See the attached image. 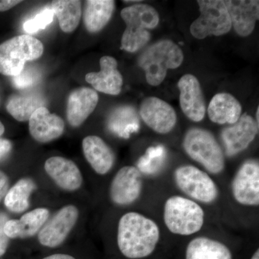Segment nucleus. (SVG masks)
<instances>
[{
	"label": "nucleus",
	"mask_w": 259,
	"mask_h": 259,
	"mask_svg": "<svg viewBox=\"0 0 259 259\" xmlns=\"http://www.w3.org/2000/svg\"><path fill=\"white\" fill-rule=\"evenodd\" d=\"M21 3L19 0H0V12L8 11Z\"/></svg>",
	"instance_id": "obj_35"
},
{
	"label": "nucleus",
	"mask_w": 259,
	"mask_h": 259,
	"mask_svg": "<svg viewBox=\"0 0 259 259\" xmlns=\"http://www.w3.org/2000/svg\"><path fill=\"white\" fill-rule=\"evenodd\" d=\"M178 188L191 198L210 204L217 199L218 189L206 172L190 165L178 167L174 174Z\"/></svg>",
	"instance_id": "obj_8"
},
{
	"label": "nucleus",
	"mask_w": 259,
	"mask_h": 259,
	"mask_svg": "<svg viewBox=\"0 0 259 259\" xmlns=\"http://www.w3.org/2000/svg\"><path fill=\"white\" fill-rule=\"evenodd\" d=\"M200 16L190 26L191 34L197 39L209 35L221 36L231 30V18L224 2L221 0H199Z\"/></svg>",
	"instance_id": "obj_7"
},
{
	"label": "nucleus",
	"mask_w": 259,
	"mask_h": 259,
	"mask_svg": "<svg viewBox=\"0 0 259 259\" xmlns=\"http://www.w3.org/2000/svg\"><path fill=\"white\" fill-rule=\"evenodd\" d=\"M186 259H233L229 248L218 241L198 237L187 245Z\"/></svg>",
	"instance_id": "obj_26"
},
{
	"label": "nucleus",
	"mask_w": 259,
	"mask_h": 259,
	"mask_svg": "<svg viewBox=\"0 0 259 259\" xmlns=\"http://www.w3.org/2000/svg\"><path fill=\"white\" fill-rule=\"evenodd\" d=\"M46 171L61 189L73 192L79 189L82 176L76 163L68 158L54 156L46 161Z\"/></svg>",
	"instance_id": "obj_19"
},
{
	"label": "nucleus",
	"mask_w": 259,
	"mask_h": 259,
	"mask_svg": "<svg viewBox=\"0 0 259 259\" xmlns=\"http://www.w3.org/2000/svg\"><path fill=\"white\" fill-rule=\"evenodd\" d=\"M83 155L99 175H106L115 163V154L110 146L97 136H89L82 141Z\"/></svg>",
	"instance_id": "obj_20"
},
{
	"label": "nucleus",
	"mask_w": 259,
	"mask_h": 259,
	"mask_svg": "<svg viewBox=\"0 0 259 259\" xmlns=\"http://www.w3.org/2000/svg\"><path fill=\"white\" fill-rule=\"evenodd\" d=\"M224 2L232 26L238 35L247 37L254 30L259 18V2L256 0H226Z\"/></svg>",
	"instance_id": "obj_17"
},
{
	"label": "nucleus",
	"mask_w": 259,
	"mask_h": 259,
	"mask_svg": "<svg viewBox=\"0 0 259 259\" xmlns=\"http://www.w3.org/2000/svg\"><path fill=\"white\" fill-rule=\"evenodd\" d=\"M121 18L126 24L122 39V50L134 53L141 50L148 44L152 30L159 23V15L153 7L146 4H136L122 10Z\"/></svg>",
	"instance_id": "obj_2"
},
{
	"label": "nucleus",
	"mask_w": 259,
	"mask_h": 259,
	"mask_svg": "<svg viewBox=\"0 0 259 259\" xmlns=\"http://www.w3.org/2000/svg\"><path fill=\"white\" fill-rule=\"evenodd\" d=\"M232 193L238 203L246 206L259 204V163L247 160L238 168L231 184Z\"/></svg>",
	"instance_id": "obj_9"
},
{
	"label": "nucleus",
	"mask_w": 259,
	"mask_h": 259,
	"mask_svg": "<svg viewBox=\"0 0 259 259\" xmlns=\"http://www.w3.org/2000/svg\"><path fill=\"white\" fill-rule=\"evenodd\" d=\"M178 88L180 92L181 108L186 117L196 122L203 120L206 105L197 77L192 74L185 75L179 81Z\"/></svg>",
	"instance_id": "obj_14"
},
{
	"label": "nucleus",
	"mask_w": 259,
	"mask_h": 259,
	"mask_svg": "<svg viewBox=\"0 0 259 259\" xmlns=\"http://www.w3.org/2000/svg\"><path fill=\"white\" fill-rule=\"evenodd\" d=\"M259 107L257 108L256 113H255V122H257V124L259 123Z\"/></svg>",
	"instance_id": "obj_38"
},
{
	"label": "nucleus",
	"mask_w": 259,
	"mask_h": 259,
	"mask_svg": "<svg viewBox=\"0 0 259 259\" xmlns=\"http://www.w3.org/2000/svg\"><path fill=\"white\" fill-rule=\"evenodd\" d=\"M159 238L157 224L140 213H126L119 221L117 245L127 258H142L151 255Z\"/></svg>",
	"instance_id": "obj_1"
},
{
	"label": "nucleus",
	"mask_w": 259,
	"mask_h": 259,
	"mask_svg": "<svg viewBox=\"0 0 259 259\" xmlns=\"http://www.w3.org/2000/svg\"><path fill=\"white\" fill-rule=\"evenodd\" d=\"M115 2L112 0H88L85 2L83 20L88 32L95 33L101 31L110 22Z\"/></svg>",
	"instance_id": "obj_24"
},
{
	"label": "nucleus",
	"mask_w": 259,
	"mask_h": 259,
	"mask_svg": "<svg viewBox=\"0 0 259 259\" xmlns=\"http://www.w3.org/2000/svg\"><path fill=\"white\" fill-rule=\"evenodd\" d=\"M258 133V124L251 116L245 113L233 125L221 132V139L227 156L229 157L241 153L253 142Z\"/></svg>",
	"instance_id": "obj_11"
},
{
	"label": "nucleus",
	"mask_w": 259,
	"mask_h": 259,
	"mask_svg": "<svg viewBox=\"0 0 259 259\" xmlns=\"http://www.w3.org/2000/svg\"><path fill=\"white\" fill-rule=\"evenodd\" d=\"M163 221L174 234L190 236L203 226L204 212L201 206L192 199L173 196L164 204Z\"/></svg>",
	"instance_id": "obj_4"
},
{
	"label": "nucleus",
	"mask_w": 259,
	"mask_h": 259,
	"mask_svg": "<svg viewBox=\"0 0 259 259\" xmlns=\"http://www.w3.org/2000/svg\"><path fill=\"white\" fill-rule=\"evenodd\" d=\"M100 64V71L86 75L87 82L100 93L110 95H119L122 90L123 78L117 69V60L112 56H102Z\"/></svg>",
	"instance_id": "obj_16"
},
{
	"label": "nucleus",
	"mask_w": 259,
	"mask_h": 259,
	"mask_svg": "<svg viewBox=\"0 0 259 259\" xmlns=\"http://www.w3.org/2000/svg\"><path fill=\"white\" fill-rule=\"evenodd\" d=\"M183 60V52L176 44L161 40L143 51L139 64L144 70L147 82L151 86H158L166 78L167 71L180 67Z\"/></svg>",
	"instance_id": "obj_3"
},
{
	"label": "nucleus",
	"mask_w": 259,
	"mask_h": 259,
	"mask_svg": "<svg viewBox=\"0 0 259 259\" xmlns=\"http://www.w3.org/2000/svg\"><path fill=\"white\" fill-rule=\"evenodd\" d=\"M6 222V217L3 214H0V256L6 252L9 243V238L6 236L4 231V226Z\"/></svg>",
	"instance_id": "obj_32"
},
{
	"label": "nucleus",
	"mask_w": 259,
	"mask_h": 259,
	"mask_svg": "<svg viewBox=\"0 0 259 259\" xmlns=\"http://www.w3.org/2000/svg\"><path fill=\"white\" fill-rule=\"evenodd\" d=\"M42 42L30 35L12 37L0 44V74L15 76L28 61L36 60L44 54Z\"/></svg>",
	"instance_id": "obj_6"
},
{
	"label": "nucleus",
	"mask_w": 259,
	"mask_h": 259,
	"mask_svg": "<svg viewBox=\"0 0 259 259\" xmlns=\"http://www.w3.org/2000/svg\"><path fill=\"white\" fill-rule=\"evenodd\" d=\"M47 105V99L41 92L35 90H25L8 98L6 109L19 122L29 120L37 109Z\"/></svg>",
	"instance_id": "obj_21"
},
{
	"label": "nucleus",
	"mask_w": 259,
	"mask_h": 259,
	"mask_svg": "<svg viewBox=\"0 0 259 259\" xmlns=\"http://www.w3.org/2000/svg\"><path fill=\"white\" fill-rule=\"evenodd\" d=\"M166 149L163 146H151L138 161L136 168L146 175L157 173L163 166L166 158Z\"/></svg>",
	"instance_id": "obj_29"
},
{
	"label": "nucleus",
	"mask_w": 259,
	"mask_h": 259,
	"mask_svg": "<svg viewBox=\"0 0 259 259\" xmlns=\"http://www.w3.org/2000/svg\"><path fill=\"white\" fill-rule=\"evenodd\" d=\"M107 125L112 134L128 139L140 128L139 115L134 107L125 105L117 107L109 115Z\"/></svg>",
	"instance_id": "obj_25"
},
{
	"label": "nucleus",
	"mask_w": 259,
	"mask_h": 259,
	"mask_svg": "<svg viewBox=\"0 0 259 259\" xmlns=\"http://www.w3.org/2000/svg\"><path fill=\"white\" fill-rule=\"evenodd\" d=\"M250 259H259V250L258 249L255 252L254 254L253 255L252 258Z\"/></svg>",
	"instance_id": "obj_39"
},
{
	"label": "nucleus",
	"mask_w": 259,
	"mask_h": 259,
	"mask_svg": "<svg viewBox=\"0 0 259 259\" xmlns=\"http://www.w3.org/2000/svg\"><path fill=\"white\" fill-rule=\"evenodd\" d=\"M12 146H13L9 140L0 138V161L4 160L9 155Z\"/></svg>",
	"instance_id": "obj_33"
},
{
	"label": "nucleus",
	"mask_w": 259,
	"mask_h": 259,
	"mask_svg": "<svg viewBox=\"0 0 259 259\" xmlns=\"http://www.w3.org/2000/svg\"><path fill=\"white\" fill-rule=\"evenodd\" d=\"M98 101V95L93 89L79 88L73 90L66 106V116L70 125L76 127L83 124L95 110Z\"/></svg>",
	"instance_id": "obj_18"
},
{
	"label": "nucleus",
	"mask_w": 259,
	"mask_h": 259,
	"mask_svg": "<svg viewBox=\"0 0 259 259\" xmlns=\"http://www.w3.org/2000/svg\"><path fill=\"white\" fill-rule=\"evenodd\" d=\"M140 115L145 123L158 134L171 132L177 123V114L173 107L157 97L145 99L140 107Z\"/></svg>",
	"instance_id": "obj_13"
},
{
	"label": "nucleus",
	"mask_w": 259,
	"mask_h": 259,
	"mask_svg": "<svg viewBox=\"0 0 259 259\" xmlns=\"http://www.w3.org/2000/svg\"><path fill=\"white\" fill-rule=\"evenodd\" d=\"M182 145L186 153L211 174L218 175L224 170V153L212 133L191 128L186 133Z\"/></svg>",
	"instance_id": "obj_5"
},
{
	"label": "nucleus",
	"mask_w": 259,
	"mask_h": 259,
	"mask_svg": "<svg viewBox=\"0 0 259 259\" xmlns=\"http://www.w3.org/2000/svg\"><path fill=\"white\" fill-rule=\"evenodd\" d=\"M54 12L51 6L42 8L33 18L29 19L23 24V29L27 33L34 34L44 30L54 20Z\"/></svg>",
	"instance_id": "obj_31"
},
{
	"label": "nucleus",
	"mask_w": 259,
	"mask_h": 259,
	"mask_svg": "<svg viewBox=\"0 0 259 259\" xmlns=\"http://www.w3.org/2000/svg\"><path fill=\"white\" fill-rule=\"evenodd\" d=\"M42 259H76L74 258V257L71 256V255H67V254H61V253H59V254H54L49 255V256L46 257V258Z\"/></svg>",
	"instance_id": "obj_36"
},
{
	"label": "nucleus",
	"mask_w": 259,
	"mask_h": 259,
	"mask_svg": "<svg viewBox=\"0 0 259 259\" xmlns=\"http://www.w3.org/2000/svg\"><path fill=\"white\" fill-rule=\"evenodd\" d=\"M8 187H9V180L8 177L3 171H0V201L6 195Z\"/></svg>",
	"instance_id": "obj_34"
},
{
	"label": "nucleus",
	"mask_w": 259,
	"mask_h": 259,
	"mask_svg": "<svg viewBox=\"0 0 259 259\" xmlns=\"http://www.w3.org/2000/svg\"><path fill=\"white\" fill-rule=\"evenodd\" d=\"M49 211L37 208L22 216L20 220H10L5 223L4 231L10 238H25L33 236L47 222Z\"/></svg>",
	"instance_id": "obj_22"
},
{
	"label": "nucleus",
	"mask_w": 259,
	"mask_h": 259,
	"mask_svg": "<svg viewBox=\"0 0 259 259\" xmlns=\"http://www.w3.org/2000/svg\"><path fill=\"white\" fill-rule=\"evenodd\" d=\"M79 217V211L74 205L63 207L44 225L38 233L40 244L56 248L66 240Z\"/></svg>",
	"instance_id": "obj_10"
},
{
	"label": "nucleus",
	"mask_w": 259,
	"mask_h": 259,
	"mask_svg": "<svg viewBox=\"0 0 259 259\" xmlns=\"http://www.w3.org/2000/svg\"><path fill=\"white\" fill-rule=\"evenodd\" d=\"M59 20V26L66 33L74 32L81 18V3L79 0H55L50 5Z\"/></svg>",
	"instance_id": "obj_27"
},
{
	"label": "nucleus",
	"mask_w": 259,
	"mask_h": 259,
	"mask_svg": "<svg viewBox=\"0 0 259 259\" xmlns=\"http://www.w3.org/2000/svg\"><path fill=\"white\" fill-rule=\"evenodd\" d=\"M5 133V126L3 125V123H2L1 121H0V136H2V135H3Z\"/></svg>",
	"instance_id": "obj_37"
},
{
	"label": "nucleus",
	"mask_w": 259,
	"mask_h": 259,
	"mask_svg": "<svg viewBox=\"0 0 259 259\" xmlns=\"http://www.w3.org/2000/svg\"><path fill=\"white\" fill-rule=\"evenodd\" d=\"M64 121L61 117L51 113L46 107L37 109L29 119L30 136L39 143L51 142L64 134Z\"/></svg>",
	"instance_id": "obj_15"
},
{
	"label": "nucleus",
	"mask_w": 259,
	"mask_h": 259,
	"mask_svg": "<svg viewBox=\"0 0 259 259\" xmlns=\"http://www.w3.org/2000/svg\"><path fill=\"white\" fill-rule=\"evenodd\" d=\"M141 173L136 167H122L112 180L110 196L114 203L127 205L136 202L142 192Z\"/></svg>",
	"instance_id": "obj_12"
},
{
	"label": "nucleus",
	"mask_w": 259,
	"mask_h": 259,
	"mask_svg": "<svg viewBox=\"0 0 259 259\" xmlns=\"http://www.w3.org/2000/svg\"><path fill=\"white\" fill-rule=\"evenodd\" d=\"M35 185L30 179H22L9 191L5 197V204L7 208L13 212L20 213L29 207V197Z\"/></svg>",
	"instance_id": "obj_28"
},
{
	"label": "nucleus",
	"mask_w": 259,
	"mask_h": 259,
	"mask_svg": "<svg viewBox=\"0 0 259 259\" xmlns=\"http://www.w3.org/2000/svg\"><path fill=\"white\" fill-rule=\"evenodd\" d=\"M42 79V74L36 66H25L17 76H13V86L18 90H28L36 86Z\"/></svg>",
	"instance_id": "obj_30"
},
{
	"label": "nucleus",
	"mask_w": 259,
	"mask_h": 259,
	"mask_svg": "<svg viewBox=\"0 0 259 259\" xmlns=\"http://www.w3.org/2000/svg\"><path fill=\"white\" fill-rule=\"evenodd\" d=\"M241 112L239 101L228 93L214 95L207 109L209 120L219 125L236 123L241 117Z\"/></svg>",
	"instance_id": "obj_23"
}]
</instances>
